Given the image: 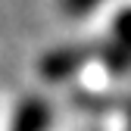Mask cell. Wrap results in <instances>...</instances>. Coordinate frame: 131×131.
<instances>
[{
  "mask_svg": "<svg viewBox=\"0 0 131 131\" xmlns=\"http://www.w3.org/2000/svg\"><path fill=\"white\" fill-rule=\"evenodd\" d=\"M97 3H100V0H66V9H69V13H88Z\"/></svg>",
  "mask_w": 131,
  "mask_h": 131,
  "instance_id": "277c9868",
  "label": "cell"
},
{
  "mask_svg": "<svg viewBox=\"0 0 131 131\" xmlns=\"http://www.w3.org/2000/svg\"><path fill=\"white\" fill-rule=\"evenodd\" d=\"M116 38H119V47L125 53H131V9L125 16H119V22H116Z\"/></svg>",
  "mask_w": 131,
  "mask_h": 131,
  "instance_id": "3957f363",
  "label": "cell"
},
{
  "mask_svg": "<svg viewBox=\"0 0 131 131\" xmlns=\"http://www.w3.org/2000/svg\"><path fill=\"white\" fill-rule=\"evenodd\" d=\"M47 122H50V112L41 100H25L16 112V122H13V131H44Z\"/></svg>",
  "mask_w": 131,
  "mask_h": 131,
  "instance_id": "6da1fadb",
  "label": "cell"
},
{
  "mask_svg": "<svg viewBox=\"0 0 131 131\" xmlns=\"http://www.w3.org/2000/svg\"><path fill=\"white\" fill-rule=\"evenodd\" d=\"M84 56H88L84 50H56V53H50L44 59V75L47 78H66L69 72H75L81 66Z\"/></svg>",
  "mask_w": 131,
  "mask_h": 131,
  "instance_id": "7a4b0ae2",
  "label": "cell"
}]
</instances>
